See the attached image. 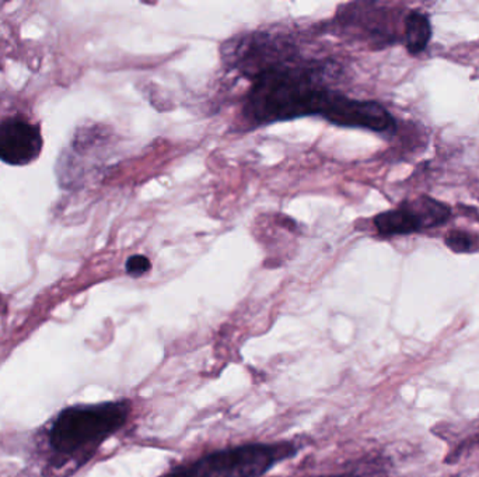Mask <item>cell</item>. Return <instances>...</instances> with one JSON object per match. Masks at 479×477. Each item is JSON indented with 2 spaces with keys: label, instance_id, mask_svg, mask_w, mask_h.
Here are the masks:
<instances>
[{
  "label": "cell",
  "instance_id": "30bf717a",
  "mask_svg": "<svg viewBox=\"0 0 479 477\" xmlns=\"http://www.w3.org/2000/svg\"><path fill=\"white\" fill-rule=\"evenodd\" d=\"M312 477H363V474L345 473V474H329V476H312Z\"/></svg>",
  "mask_w": 479,
  "mask_h": 477
},
{
  "label": "cell",
  "instance_id": "52a82bcc",
  "mask_svg": "<svg viewBox=\"0 0 479 477\" xmlns=\"http://www.w3.org/2000/svg\"><path fill=\"white\" fill-rule=\"evenodd\" d=\"M432 40V26L429 17L420 12H410L405 17L404 41L408 53L418 55L424 53Z\"/></svg>",
  "mask_w": 479,
  "mask_h": 477
},
{
  "label": "cell",
  "instance_id": "ba28073f",
  "mask_svg": "<svg viewBox=\"0 0 479 477\" xmlns=\"http://www.w3.org/2000/svg\"><path fill=\"white\" fill-rule=\"evenodd\" d=\"M446 246L457 254H467V252L475 251L476 237L463 230H451L444 238Z\"/></svg>",
  "mask_w": 479,
  "mask_h": 477
},
{
  "label": "cell",
  "instance_id": "9c48e42d",
  "mask_svg": "<svg viewBox=\"0 0 479 477\" xmlns=\"http://www.w3.org/2000/svg\"><path fill=\"white\" fill-rule=\"evenodd\" d=\"M126 273L132 278H141L151 269L150 261L145 255H132L126 261Z\"/></svg>",
  "mask_w": 479,
  "mask_h": 477
},
{
  "label": "cell",
  "instance_id": "8992f818",
  "mask_svg": "<svg viewBox=\"0 0 479 477\" xmlns=\"http://www.w3.org/2000/svg\"><path fill=\"white\" fill-rule=\"evenodd\" d=\"M43 136L40 128L21 118L0 124V160L11 166H26L40 156Z\"/></svg>",
  "mask_w": 479,
  "mask_h": 477
},
{
  "label": "cell",
  "instance_id": "277c9868",
  "mask_svg": "<svg viewBox=\"0 0 479 477\" xmlns=\"http://www.w3.org/2000/svg\"><path fill=\"white\" fill-rule=\"evenodd\" d=\"M450 217L451 209L446 203L424 195L412 202L401 203L397 209L380 213L373 222L381 237H394L443 226Z\"/></svg>",
  "mask_w": 479,
  "mask_h": 477
},
{
  "label": "cell",
  "instance_id": "7a4b0ae2",
  "mask_svg": "<svg viewBox=\"0 0 479 477\" xmlns=\"http://www.w3.org/2000/svg\"><path fill=\"white\" fill-rule=\"evenodd\" d=\"M337 94L325 89L314 70L282 61L254 76L246 114L256 124L288 121L304 115L325 118Z\"/></svg>",
  "mask_w": 479,
  "mask_h": 477
},
{
  "label": "cell",
  "instance_id": "6da1fadb",
  "mask_svg": "<svg viewBox=\"0 0 479 477\" xmlns=\"http://www.w3.org/2000/svg\"><path fill=\"white\" fill-rule=\"evenodd\" d=\"M132 413L128 399L61 410L44 433V457L48 474L69 477L92 461L110 437L126 427Z\"/></svg>",
  "mask_w": 479,
  "mask_h": 477
},
{
  "label": "cell",
  "instance_id": "5b68a950",
  "mask_svg": "<svg viewBox=\"0 0 479 477\" xmlns=\"http://www.w3.org/2000/svg\"><path fill=\"white\" fill-rule=\"evenodd\" d=\"M327 121L346 128H361L378 133H394L397 122L394 117L376 101H359L338 93L332 102Z\"/></svg>",
  "mask_w": 479,
  "mask_h": 477
},
{
  "label": "cell",
  "instance_id": "3957f363",
  "mask_svg": "<svg viewBox=\"0 0 479 477\" xmlns=\"http://www.w3.org/2000/svg\"><path fill=\"white\" fill-rule=\"evenodd\" d=\"M302 447L296 441L237 445L177 465L158 477H264L276 465L299 454Z\"/></svg>",
  "mask_w": 479,
  "mask_h": 477
}]
</instances>
